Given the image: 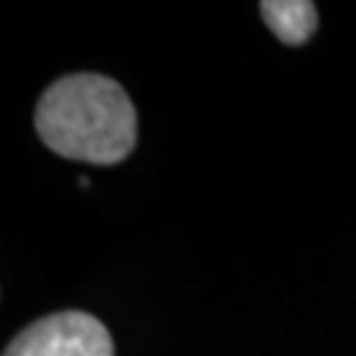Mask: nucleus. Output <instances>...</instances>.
Wrapping results in <instances>:
<instances>
[{
  "mask_svg": "<svg viewBox=\"0 0 356 356\" xmlns=\"http://www.w3.org/2000/svg\"><path fill=\"white\" fill-rule=\"evenodd\" d=\"M3 356H114V341L88 312H58L24 327Z\"/></svg>",
  "mask_w": 356,
  "mask_h": 356,
  "instance_id": "f03ea898",
  "label": "nucleus"
},
{
  "mask_svg": "<svg viewBox=\"0 0 356 356\" xmlns=\"http://www.w3.org/2000/svg\"><path fill=\"white\" fill-rule=\"evenodd\" d=\"M261 19L285 45H304L317 29V6L312 0H267Z\"/></svg>",
  "mask_w": 356,
  "mask_h": 356,
  "instance_id": "7ed1b4c3",
  "label": "nucleus"
},
{
  "mask_svg": "<svg viewBox=\"0 0 356 356\" xmlns=\"http://www.w3.org/2000/svg\"><path fill=\"white\" fill-rule=\"evenodd\" d=\"M40 140L53 153L111 166L138 143V114L124 88L103 74H69L42 92L35 111Z\"/></svg>",
  "mask_w": 356,
  "mask_h": 356,
  "instance_id": "f257e3e1",
  "label": "nucleus"
}]
</instances>
